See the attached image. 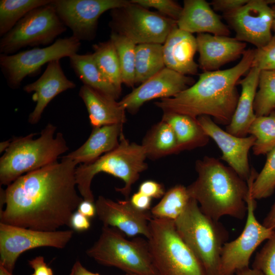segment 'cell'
Returning <instances> with one entry per match:
<instances>
[{
	"mask_svg": "<svg viewBox=\"0 0 275 275\" xmlns=\"http://www.w3.org/2000/svg\"><path fill=\"white\" fill-rule=\"evenodd\" d=\"M80 45V41L72 36L59 38L45 47L1 54L0 66L10 87L18 88L25 77L38 72L45 64L77 53Z\"/></svg>",
	"mask_w": 275,
	"mask_h": 275,
	"instance_id": "cell-11",
	"label": "cell"
},
{
	"mask_svg": "<svg viewBox=\"0 0 275 275\" xmlns=\"http://www.w3.org/2000/svg\"><path fill=\"white\" fill-rule=\"evenodd\" d=\"M75 87V83L65 75L59 60L48 63L43 73L37 80L23 87L25 92H33L32 99L36 102L29 116V123H37L46 107L56 96Z\"/></svg>",
	"mask_w": 275,
	"mask_h": 275,
	"instance_id": "cell-19",
	"label": "cell"
},
{
	"mask_svg": "<svg viewBox=\"0 0 275 275\" xmlns=\"http://www.w3.org/2000/svg\"><path fill=\"white\" fill-rule=\"evenodd\" d=\"M127 0H52L62 22L79 40L91 41L96 35L98 21L105 12L123 7Z\"/></svg>",
	"mask_w": 275,
	"mask_h": 275,
	"instance_id": "cell-14",
	"label": "cell"
},
{
	"mask_svg": "<svg viewBox=\"0 0 275 275\" xmlns=\"http://www.w3.org/2000/svg\"><path fill=\"white\" fill-rule=\"evenodd\" d=\"M73 234L72 230L43 231L0 223V265L13 273L23 253L40 247L63 249Z\"/></svg>",
	"mask_w": 275,
	"mask_h": 275,
	"instance_id": "cell-13",
	"label": "cell"
},
{
	"mask_svg": "<svg viewBox=\"0 0 275 275\" xmlns=\"http://www.w3.org/2000/svg\"><path fill=\"white\" fill-rule=\"evenodd\" d=\"M129 200L131 204L139 210L147 211L150 209L152 199L139 191L134 193Z\"/></svg>",
	"mask_w": 275,
	"mask_h": 275,
	"instance_id": "cell-44",
	"label": "cell"
},
{
	"mask_svg": "<svg viewBox=\"0 0 275 275\" xmlns=\"http://www.w3.org/2000/svg\"><path fill=\"white\" fill-rule=\"evenodd\" d=\"M145 150L142 145L130 143L123 134L119 145L94 161L76 167L75 177L77 189L84 200L94 202L91 183L94 176L104 172L121 179L124 186L116 190L128 198L132 186L141 173L148 168Z\"/></svg>",
	"mask_w": 275,
	"mask_h": 275,
	"instance_id": "cell-5",
	"label": "cell"
},
{
	"mask_svg": "<svg viewBox=\"0 0 275 275\" xmlns=\"http://www.w3.org/2000/svg\"><path fill=\"white\" fill-rule=\"evenodd\" d=\"M99 264L127 273L159 275L152 261L147 240L126 239L115 228L103 226L97 240L87 251Z\"/></svg>",
	"mask_w": 275,
	"mask_h": 275,
	"instance_id": "cell-8",
	"label": "cell"
},
{
	"mask_svg": "<svg viewBox=\"0 0 275 275\" xmlns=\"http://www.w3.org/2000/svg\"><path fill=\"white\" fill-rule=\"evenodd\" d=\"M77 211L88 218L94 217L96 214L95 202L84 200L77 207Z\"/></svg>",
	"mask_w": 275,
	"mask_h": 275,
	"instance_id": "cell-45",
	"label": "cell"
},
{
	"mask_svg": "<svg viewBox=\"0 0 275 275\" xmlns=\"http://www.w3.org/2000/svg\"><path fill=\"white\" fill-rule=\"evenodd\" d=\"M199 63L204 72L218 70L244 52L246 43L229 36L198 34L196 37Z\"/></svg>",
	"mask_w": 275,
	"mask_h": 275,
	"instance_id": "cell-20",
	"label": "cell"
},
{
	"mask_svg": "<svg viewBox=\"0 0 275 275\" xmlns=\"http://www.w3.org/2000/svg\"><path fill=\"white\" fill-rule=\"evenodd\" d=\"M52 0H1L0 36L9 32L32 10L48 5Z\"/></svg>",
	"mask_w": 275,
	"mask_h": 275,
	"instance_id": "cell-32",
	"label": "cell"
},
{
	"mask_svg": "<svg viewBox=\"0 0 275 275\" xmlns=\"http://www.w3.org/2000/svg\"><path fill=\"white\" fill-rule=\"evenodd\" d=\"M28 262L34 270L31 275H53L52 269L45 263L43 256H37L29 260Z\"/></svg>",
	"mask_w": 275,
	"mask_h": 275,
	"instance_id": "cell-42",
	"label": "cell"
},
{
	"mask_svg": "<svg viewBox=\"0 0 275 275\" xmlns=\"http://www.w3.org/2000/svg\"><path fill=\"white\" fill-rule=\"evenodd\" d=\"M126 275H142V274H126Z\"/></svg>",
	"mask_w": 275,
	"mask_h": 275,
	"instance_id": "cell-52",
	"label": "cell"
},
{
	"mask_svg": "<svg viewBox=\"0 0 275 275\" xmlns=\"http://www.w3.org/2000/svg\"><path fill=\"white\" fill-rule=\"evenodd\" d=\"M95 61L104 76L119 91L123 84L118 54L112 41L99 42L92 46Z\"/></svg>",
	"mask_w": 275,
	"mask_h": 275,
	"instance_id": "cell-31",
	"label": "cell"
},
{
	"mask_svg": "<svg viewBox=\"0 0 275 275\" xmlns=\"http://www.w3.org/2000/svg\"><path fill=\"white\" fill-rule=\"evenodd\" d=\"M248 134L255 138L252 147L256 155L267 154L275 147V111L266 116L256 117Z\"/></svg>",
	"mask_w": 275,
	"mask_h": 275,
	"instance_id": "cell-33",
	"label": "cell"
},
{
	"mask_svg": "<svg viewBox=\"0 0 275 275\" xmlns=\"http://www.w3.org/2000/svg\"><path fill=\"white\" fill-rule=\"evenodd\" d=\"M91 223L89 218L77 211L72 214L70 219V227L77 231H84L89 229Z\"/></svg>",
	"mask_w": 275,
	"mask_h": 275,
	"instance_id": "cell-43",
	"label": "cell"
},
{
	"mask_svg": "<svg viewBox=\"0 0 275 275\" xmlns=\"http://www.w3.org/2000/svg\"><path fill=\"white\" fill-rule=\"evenodd\" d=\"M236 275H264L260 270L253 268L248 267L240 270L236 273Z\"/></svg>",
	"mask_w": 275,
	"mask_h": 275,
	"instance_id": "cell-48",
	"label": "cell"
},
{
	"mask_svg": "<svg viewBox=\"0 0 275 275\" xmlns=\"http://www.w3.org/2000/svg\"><path fill=\"white\" fill-rule=\"evenodd\" d=\"M197 120L206 134L221 149V159L247 181L252 171L249 162V152L254 144L255 137L251 135L245 137L233 135L222 129L207 116H200Z\"/></svg>",
	"mask_w": 275,
	"mask_h": 275,
	"instance_id": "cell-18",
	"label": "cell"
},
{
	"mask_svg": "<svg viewBox=\"0 0 275 275\" xmlns=\"http://www.w3.org/2000/svg\"><path fill=\"white\" fill-rule=\"evenodd\" d=\"M112 32L123 35L136 45L163 44L177 22L159 13L149 11L131 2L111 10Z\"/></svg>",
	"mask_w": 275,
	"mask_h": 275,
	"instance_id": "cell-10",
	"label": "cell"
},
{
	"mask_svg": "<svg viewBox=\"0 0 275 275\" xmlns=\"http://www.w3.org/2000/svg\"><path fill=\"white\" fill-rule=\"evenodd\" d=\"M10 140H7L5 141L2 142L0 144V152L6 151L8 147H9L11 144Z\"/></svg>",
	"mask_w": 275,
	"mask_h": 275,
	"instance_id": "cell-49",
	"label": "cell"
},
{
	"mask_svg": "<svg viewBox=\"0 0 275 275\" xmlns=\"http://www.w3.org/2000/svg\"><path fill=\"white\" fill-rule=\"evenodd\" d=\"M161 120L172 127L181 151L203 147L209 142V138L197 118L184 114L164 112Z\"/></svg>",
	"mask_w": 275,
	"mask_h": 275,
	"instance_id": "cell-26",
	"label": "cell"
},
{
	"mask_svg": "<svg viewBox=\"0 0 275 275\" xmlns=\"http://www.w3.org/2000/svg\"><path fill=\"white\" fill-rule=\"evenodd\" d=\"M110 40L116 48L119 61L123 84L133 87L135 81V48L136 44L127 37L112 32Z\"/></svg>",
	"mask_w": 275,
	"mask_h": 275,
	"instance_id": "cell-34",
	"label": "cell"
},
{
	"mask_svg": "<svg viewBox=\"0 0 275 275\" xmlns=\"http://www.w3.org/2000/svg\"><path fill=\"white\" fill-rule=\"evenodd\" d=\"M177 24L179 29L190 34L228 36L230 33L228 27L205 0L184 1Z\"/></svg>",
	"mask_w": 275,
	"mask_h": 275,
	"instance_id": "cell-22",
	"label": "cell"
},
{
	"mask_svg": "<svg viewBox=\"0 0 275 275\" xmlns=\"http://www.w3.org/2000/svg\"><path fill=\"white\" fill-rule=\"evenodd\" d=\"M191 198L187 187L176 185L167 191L160 201L150 210L154 218L175 221L183 212Z\"/></svg>",
	"mask_w": 275,
	"mask_h": 275,
	"instance_id": "cell-30",
	"label": "cell"
},
{
	"mask_svg": "<svg viewBox=\"0 0 275 275\" xmlns=\"http://www.w3.org/2000/svg\"><path fill=\"white\" fill-rule=\"evenodd\" d=\"M123 124L93 128L88 140L79 148L63 156L78 163L92 162L115 149L119 144Z\"/></svg>",
	"mask_w": 275,
	"mask_h": 275,
	"instance_id": "cell-25",
	"label": "cell"
},
{
	"mask_svg": "<svg viewBox=\"0 0 275 275\" xmlns=\"http://www.w3.org/2000/svg\"><path fill=\"white\" fill-rule=\"evenodd\" d=\"M147 157L156 159L181 152L172 127L161 120L148 130L141 144Z\"/></svg>",
	"mask_w": 275,
	"mask_h": 275,
	"instance_id": "cell-28",
	"label": "cell"
},
{
	"mask_svg": "<svg viewBox=\"0 0 275 275\" xmlns=\"http://www.w3.org/2000/svg\"><path fill=\"white\" fill-rule=\"evenodd\" d=\"M147 240L159 275H207L178 234L174 221L153 217Z\"/></svg>",
	"mask_w": 275,
	"mask_h": 275,
	"instance_id": "cell-7",
	"label": "cell"
},
{
	"mask_svg": "<svg viewBox=\"0 0 275 275\" xmlns=\"http://www.w3.org/2000/svg\"><path fill=\"white\" fill-rule=\"evenodd\" d=\"M251 177L247 181L249 189L246 199L245 224L237 238L224 245L221 256L220 275H234L237 271L249 267L250 258L256 249L275 232V230L260 224L255 216L256 202L251 194Z\"/></svg>",
	"mask_w": 275,
	"mask_h": 275,
	"instance_id": "cell-12",
	"label": "cell"
},
{
	"mask_svg": "<svg viewBox=\"0 0 275 275\" xmlns=\"http://www.w3.org/2000/svg\"><path fill=\"white\" fill-rule=\"evenodd\" d=\"M271 8L273 11V21L272 30L275 33V5Z\"/></svg>",
	"mask_w": 275,
	"mask_h": 275,
	"instance_id": "cell-51",
	"label": "cell"
},
{
	"mask_svg": "<svg viewBox=\"0 0 275 275\" xmlns=\"http://www.w3.org/2000/svg\"><path fill=\"white\" fill-rule=\"evenodd\" d=\"M269 4H275V1L249 0L243 6L225 14L236 33L235 38L250 43L257 48L270 41L273 15Z\"/></svg>",
	"mask_w": 275,
	"mask_h": 275,
	"instance_id": "cell-15",
	"label": "cell"
},
{
	"mask_svg": "<svg viewBox=\"0 0 275 275\" xmlns=\"http://www.w3.org/2000/svg\"><path fill=\"white\" fill-rule=\"evenodd\" d=\"M249 0H214L211 3L215 10L225 14L233 11L243 6Z\"/></svg>",
	"mask_w": 275,
	"mask_h": 275,
	"instance_id": "cell-41",
	"label": "cell"
},
{
	"mask_svg": "<svg viewBox=\"0 0 275 275\" xmlns=\"http://www.w3.org/2000/svg\"><path fill=\"white\" fill-rule=\"evenodd\" d=\"M131 2L146 8H155L160 14L176 22L182 10V7L172 0H131Z\"/></svg>",
	"mask_w": 275,
	"mask_h": 275,
	"instance_id": "cell-39",
	"label": "cell"
},
{
	"mask_svg": "<svg viewBox=\"0 0 275 275\" xmlns=\"http://www.w3.org/2000/svg\"><path fill=\"white\" fill-rule=\"evenodd\" d=\"M0 275H13L12 272H10L3 266L0 265Z\"/></svg>",
	"mask_w": 275,
	"mask_h": 275,
	"instance_id": "cell-50",
	"label": "cell"
},
{
	"mask_svg": "<svg viewBox=\"0 0 275 275\" xmlns=\"http://www.w3.org/2000/svg\"><path fill=\"white\" fill-rule=\"evenodd\" d=\"M52 2L31 11L2 37L1 54H11L27 46L48 45L65 32L66 26Z\"/></svg>",
	"mask_w": 275,
	"mask_h": 275,
	"instance_id": "cell-9",
	"label": "cell"
},
{
	"mask_svg": "<svg viewBox=\"0 0 275 275\" xmlns=\"http://www.w3.org/2000/svg\"><path fill=\"white\" fill-rule=\"evenodd\" d=\"M70 64L74 72L86 85L115 99H118L121 92L102 74L94 59L92 53L69 57Z\"/></svg>",
	"mask_w": 275,
	"mask_h": 275,
	"instance_id": "cell-27",
	"label": "cell"
},
{
	"mask_svg": "<svg viewBox=\"0 0 275 275\" xmlns=\"http://www.w3.org/2000/svg\"><path fill=\"white\" fill-rule=\"evenodd\" d=\"M69 275H101L93 272L85 267L79 261H76L72 266Z\"/></svg>",
	"mask_w": 275,
	"mask_h": 275,
	"instance_id": "cell-46",
	"label": "cell"
},
{
	"mask_svg": "<svg viewBox=\"0 0 275 275\" xmlns=\"http://www.w3.org/2000/svg\"><path fill=\"white\" fill-rule=\"evenodd\" d=\"M163 45L165 67L181 74H195L199 65L194 61L197 49L196 38L176 26Z\"/></svg>",
	"mask_w": 275,
	"mask_h": 275,
	"instance_id": "cell-21",
	"label": "cell"
},
{
	"mask_svg": "<svg viewBox=\"0 0 275 275\" xmlns=\"http://www.w3.org/2000/svg\"><path fill=\"white\" fill-rule=\"evenodd\" d=\"M174 222L178 234L207 275H220L221 253L229 238L228 231L224 226L219 221L204 214L193 198Z\"/></svg>",
	"mask_w": 275,
	"mask_h": 275,
	"instance_id": "cell-6",
	"label": "cell"
},
{
	"mask_svg": "<svg viewBox=\"0 0 275 275\" xmlns=\"http://www.w3.org/2000/svg\"><path fill=\"white\" fill-rule=\"evenodd\" d=\"M138 191L152 198H162L165 194L164 186L153 180H146L142 182L139 187Z\"/></svg>",
	"mask_w": 275,
	"mask_h": 275,
	"instance_id": "cell-40",
	"label": "cell"
},
{
	"mask_svg": "<svg viewBox=\"0 0 275 275\" xmlns=\"http://www.w3.org/2000/svg\"><path fill=\"white\" fill-rule=\"evenodd\" d=\"M96 214L103 226L117 229L129 237L149 235L150 212L136 208L130 200L114 201L99 196L95 202Z\"/></svg>",
	"mask_w": 275,
	"mask_h": 275,
	"instance_id": "cell-17",
	"label": "cell"
},
{
	"mask_svg": "<svg viewBox=\"0 0 275 275\" xmlns=\"http://www.w3.org/2000/svg\"><path fill=\"white\" fill-rule=\"evenodd\" d=\"M255 49L244 51L240 62L225 69L204 72L193 85L174 96L160 99L155 105L163 113L186 115L195 118L212 117L227 126L235 111L239 95L236 85L252 67Z\"/></svg>",
	"mask_w": 275,
	"mask_h": 275,
	"instance_id": "cell-2",
	"label": "cell"
},
{
	"mask_svg": "<svg viewBox=\"0 0 275 275\" xmlns=\"http://www.w3.org/2000/svg\"><path fill=\"white\" fill-rule=\"evenodd\" d=\"M195 82L192 77L164 67L134 89L119 102L126 111L134 114L145 102L156 98L172 97Z\"/></svg>",
	"mask_w": 275,
	"mask_h": 275,
	"instance_id": "cell-16",
	"label": "cell"
},
{
	"mask_svg": "<svg viewBox=\"0 0 275 275\" xmlns=\"http://www.w3.org/2000/svg\"><path fill=\"white\" fill-rule=\"evenodd\" d=\"M79 96L86 106L93 128L126 122V110L114 98L86 85L80 87Z\"/></svg>",
	"mask_w": 275,
	"mask_h": 275,
	"instance_id": "cell-23",
	"label": "cell"
},
{
	"mask_svg": "<svg viewBox=\"0 0 275 275\" xmlns=\"http://www.w3.org/2000/svg\"><path fill=\"white\" fill-rule=\"evenodd\" d=\"M252 268L264 275H275V232L256 254Z\"/></svg>",
	"mask_w": 275,
	"mask_h": 275,
	"instance_id": "cell-37",
	"label": "cell"
},
{
	"mask_svg": "<svg viewBox=\"0 0 275 275\" xmlns=\"http://www.w3.org/2000/svg\"><path fill=\"white\" fill-rule=\"evenodd\" d=\"M260 70L251 67L246 76L238 83L241 86L237 106L226 131L239 137L246 136L249 129L256 118L254 108Z\"/></svg>",
	"mask_w": 275,
	"mask_h": 275,
	"instance_id": "cell-24",
	"label": "cell"
},
{
	"mask_svg": "<svg viewBox=\"0 0 275 275\" xmlns=\"http://www.w3.org/2000/svg\"><path fill=\"white\" fill-rule=\"evenodd\" d=\"M77 164L63 157L22 175L1 188V222L43 231L70 227V219L80 202L75 177Z\"/></svg>",
	"mask_w": 275,
	"mask_h": 275,
	"instance_id": "cell-1",
	"label": "cell"
},
{
	"mask_svg": "<svg viewBox=\"0 0 275 275\" xmlns=\"http://www.w3.org/2000/svg\"><path fill=\"white\" fill-rule=\"evenodd\" d=\"M254 108L256 117L266 116L275 109V70H262L259 78Z\"/></svg>",
	"mask_w": 275,
	"mask_h": 275,
	"instance_id": "cell-35",
	"label": "cell"
},
{
	"mask_svg": "<svg viewBox=\"0 0 275 275\" xmlns=\"http://www.w3.org/2000/svg\"><path fill=\"white\" fill-rule=\"evenodd\" d=\"M251 189L255 200L266 198L275 190V147L267 153L266 162L261 171L253 175Z\"/></svg>",
	"mask_w": 275,
	"mask_h": 275,
	"instance_id": "cell-36",
	"label": "cell"
},
{
	"mask_svg": "<svg viewBox=\"0 0 275 275\" xmlns=\"http://www.w3.org/2000/svg\"><path fill=\"white\" fill-rule=\"evenodd\" d=\"M262 224L267 228L275 230V201Z\"/></svg>",
	"mask_w": 275,
	"mask_h": 275,
	"instance_id": "cell-47",
	"label": "cell"
},
{
	"mask_svg": "<svg viewBox=\"0 0 275 275\" xmlns=\"http://www.w3.org/2000/svg\"><path fill=\"white\" fill-rule=\"evenodd\" d=\"M195 169L197 178L187 188L204 214L215 221L225 215L239 219L246 215V181L213 157L197 160Z\"/></svg>",
	"mask_w": 275,
	"mask_h": 275,
	"instance_id": "cell-3",
	"label": "cell"
},
{
	"mask_svg": "<svg viewBox=\"0 0 275 275\" xmlns=\"http://www.w3.org/2000/svg\"><path fill=\"white\" fill-rule=\"evenodd\" d=\"M164 67L162 44L143 43L136 45L135 62V84H142Z\"/></svg>",
	"mask_w": 275,
	"mask_h": 275,
	"instance_id": "cell-29",
	"label": "cell"
},
{
	"mask_svg": "<svg viewBox=\"0 0 275 275\" xmlns=\"http://www.w3.org/2000/svg\"><path fill=\"white\" fill-rule=\"evenodd\" d=\"M56 127L48 124L36 139V133L15 138L0 159V183L9 185L22 175L57 161L68 150L63 135L54 136Z\"/></svg>",
	"mask_w": 275,
	"mask_h": 275,
	"instance_id": "cell-4",
	"label": "cell"
},
{
	"mask_svg": "<svg viewBox=\"0 0 275 275\" xmlns=\"http://www.w3.org/2000/svg\"><path fill=\"white\" fill-rule=\"evenodd\" d=\"M252 67L260 71L275 70V35L267 44L255 49Z\"/></svg>",
	"mask_w": 275,
	"mask_h": 275,
	"instance_id": "cell-38",
	"label": "cell"
}]
</instances>
